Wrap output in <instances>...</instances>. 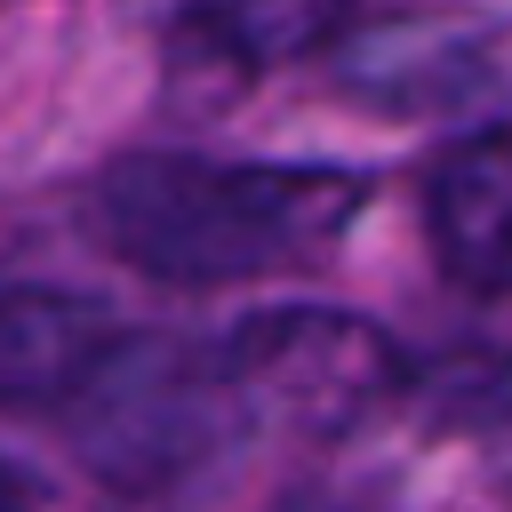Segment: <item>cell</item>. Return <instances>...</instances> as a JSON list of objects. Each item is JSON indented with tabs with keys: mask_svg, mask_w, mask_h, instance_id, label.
<instances>
[{
	"mask_svg": "<svg viewBox=\"0 0 512 512\" xmlns=\"http://www.w3.org/2000/svg\"><path fill=\"white\" fill-rule=\"evenodd\" d=\"M224 384L240 408H256L264 424L288 432H360L376 424L400 392H408V360L400 344L360 320V312H320V304H288V312H248L232 328V344L216 352Z\"/></svg>",
	"mask_w": 512,
	"mask_h": 512,
	"instance_id": "obj_2",
	"label": "cell"
},
{
	"mask_svg": "<svg viewBox=\"0 0 512 512\" xmlns=\"http://www.w3.org/2000/svg\"><path fill=\"white\" fill-rule=\"evenodd\" d=\"M224 400H232L224 368L216 360L200 368L176 344H112L88 368V384L72 392L88 464H104L120 480H168L176 464H192L200 440L216 432Z\"/></svg>",
	"mask_w": 512,
	"mask_h": 512,
	"instance_id": "obj_3",
	"label": "cell"
},
{
	"mask_svg": "<svg viewBox=\"0 0 512 512\" xmlns=\"http://www.w3.org/2000/svg\"><path fill=\"white\" fill-rule=\"evenodd\" d=\"M104 352H112L104 304L72 288H0V408L72 400Z\"/></svg>",
	"mask_w": 512,
	"mask_h": 512,
	"instance_id": "obj_6",
	"label": "cell"
},
{
	"mask_svg": "<svg viewBox=\"0 0 512 512\" xmlns=\"http://www.w3.org/2000/svg\"><path fill=\"white\" fill-rule=\"evenodd\" d=\"M424 232L456 288H512V128H480L432 160Z\"/></svg>",
	"mask_w": 512,
	"mask_h": 512,
	"instance_id": "obj_4",
	"label": "cell"
},
{
	"mask_svg": "<svg viewBox=\"0 0 512 512\" xmlns=\"http://www.w3.org/2000/svg\"><path fill=\"white\" fill-rule=\"evenodd\" d=\"M0 512H40V488H32L8 456H0Z\"/></svg>",
	"mask_w": 512,
	"mask_h": 512,
	"instance_id": "obj_7",
	"label": "cell"
},
{
	"mask_svg": "<svg viewBox=\"0 0 512 512\" xmlns=\"http://www.w3.org/2000/svg\"><path fill=\"white\" fill-rule=\"evenodd\" d=\"M352 24V0H184L176 8V64L240 88L280 64L320 56Z\"/></svg>",
	"mask_w": 512,
	"mask_h": 512,
	"instance_id": "obj_5",
	"label": "cell"
},
{
	"mask_svg": "<svg viewBox=\"0 0 512 512\" xmlns=\"http://www.w3.org/2000/svg\"><path fill=\"white\" fill-rule=\"evenodd\" d=\"M360 168L328 160H200V152H128L96 184V232L120 264L224 288L264 272L320 264L368 208Z\"/></svg>",
	"mask_w": 512,
	"mask_h": 512,
	"instance_id": "obj_1",
	"label": "cell"
},
{
	"mask_svg": "<svg viewBox=\"0 0 512 512\" xmlns=\"http://www.w3.org/2000/svg\"><path fill=\"white\" fill-rule=\"evenodd\" d=\"M280 512H344V504H312V496H304V504H280Z\"/></svg>",
	"mask_w": 512,
	"mask_h": 512,
	"instance_id": "obj_8",
	"label": "cell"
}]
</instances>
